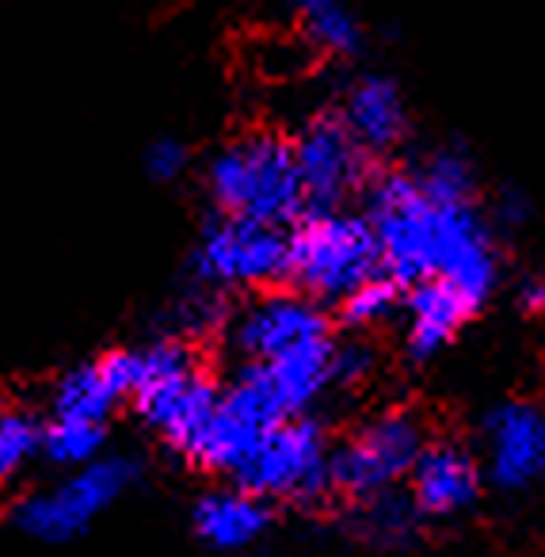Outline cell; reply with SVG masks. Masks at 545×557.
I'll list each match as a JSON object with an SVG mask.
<instances>
[{
	"label": "cell",
	"instance_id": "obj_10",
	"mask_svg": "<svg viewBox=\"0 0 545 557\" xmlns=\"http://www.w3.org/2000/svg\"><path fill=\"white\" fill-rule=\"evenodd\" d=\"M290 149L309 210L347 207V199L362 195V187L374 176V161L355 146L332 108L313 111L290 134Z\"/></svg>",
	"mask_w": 545,
	"mask_h": 557
},
{
	"label": "cell",
	"instance_id": "obj_2",
	"mask_svg": "<svg viewBox=\"0 0 545 557\" xmlns=\"http://www.w3.org/2000/svg\"><path fill=\"white\" fill-rule=\"evenodd\" d=\"M199 184L210 210L290 230L306 214L290 134L278 126H245L202 161Z\"/></svg>",
	"mask_w": 545,
	"mask_h": 557
},
{
	"label": "cell",
	"instance_id": "obj_22",
	"mask_svg": "<svg viewBox=\"0 0 545 557\" xmlns=\"http://www.w3.org/2000/svg\"><path fill=\"white\" fill-rule=\"evenodd\" d=\"M42 458V420L24 405H0V488Z\"/></svg>",
	"mask_w": 545,
	"mask_h": 557
},
{
	"label": "cell",
	"instance_id": "obj_11",
	"mask_svg": "<svg viewBox=\"0 0 545 557\" xmlns=\"http://www.w3.org/2000/svg\"><path fill=\"white\" fill-rule=\"evenodd\" d=\"M481 473L499 493H527L545 478V409L504 401L481 424Z\"/></svg>",
	"mask_w": 545,
	"mask_h": 557
},
{
	"label": "cell",
	"instance_id": "obj_7",
	"mask_svg": "<svg viewBox=\"0 0 545 557\" xmlns=\"http://www.w3.org/2000/svg\"><path fill=\"white\" fill-rule=\"evenodd\" d=\"M222 341L233 363L271 367L306 356V351L329 348L336 341V329L321 302L298 295L294 287H271L233 306Z\"/></svg>",
	"mask_w": 545,
	"mask_h": 557
},
{
	"label": "cell",
	"instance_id": "obj_8",
	"mask_svg": "<svg viewBox=\"0 0 545 557\" xmlns=\"http://www.w3.org/2000/svg\"><path fill=\"white\" fill-rule=\"evenodd\" d=\"M138 481V462L126 455H103L70 470L62 481L27 493L12 508V523L35 542H73Z\"/></svg>",
	"mask_w": 545,
	"mask_h": 557
},
{
	"label": "cell",
	"instance_id": "obj_23",
	"mask_svg": "<svg viewBox=\"0 0 545 557\" xmlns=\"http://www.w3.org/2000/svg\"><path fill=\"white\" fill-rule=\"evenodd\" d=\"M141 172H146L149 184H161V187L179 184V180L195 172L191 141L172 131L153 134V138L146 141V149H141Z\"/></svg>",
	"mask_w": 545,
	"mask_h": 557
},
{
	"label": "cell",
	"instance_id": "obj_5",
	"mask_svg": "<svg viewBox=\"0 0 545 557\" xmlns=\"http://www.w3.org/2000/svg\"><path fill=\"white\" fill-rule=\"evenodd\" d=\"M191 287L214 295H260L286 287V230L210 210L187 256Z\"/></svg>",
	"mask_w": 545,
	"mask_h": 557
},
{
	"label": "cell",
	"instance_id": "obj_1",
	"mask_svg": "<svg viewBox=\"0 0 545 557\" xmlns=\"http://www.w3.org/2000/svg\"><path fill=\"white\" fill-rule=\"evenodd\" d=\"M362 218L377 245V268L400 290L438 278L484 310L499 283V252L476 202L443 207L416 187L412 172L374 169L362 187Z\"/></svg>",
	"mask_w": 545,
	"mask_h": 557
},
{
	"label": "cell",
	"instance_id": "obj_14",
	"mask_svg": "<svg viewBox=\"0 0 545 557\" xmlns=\"http://www.w3.org/2000/svg\"><path fill=\"white\" fill-rule=\"evenodd\" d=\"M134 394V348H111L80 359L58 374L50 389V417L108 424Z\"/></svg>",
	"mask_w": 545,
	"mask_h": 557
},
{
	"label": "cell",
	"instance_id": "obj_19",
	"mask_svg": "<svg viewBox=\"0 0 545 557\" xmlns=\"http://www.w3.org/2000/svg\"><path fill=\"white\" fill-rule=\"evenodd\" d=\"M108 455V424L88 420H42V458L62 470H80Z\"/></svg>",
	"mask_w": 545,
	"mask_h": 557
},
{
	"label": "cell",
	"instance_id": "obj_17",
	"mask_svg": "<svg viewBox=\"0 0 545 557\" xmlns=\"http://www.w3.org/2000/svg\"><path fill=\"white\" fill-rule=\"evenodd\" d=\"M283 4L298 20L309 54L355 58L362 50V42H367L362 20L355 16L347 0H283Z\"/></svg>",
	"mask_w": 545,
	"mask_h": 557
},
{
	"label": "cell",
	"instance_id": "obj_3",
	"mask_svg": "<svg viewBox=\"0 0 545 557\" xmlns=\"http://www.w3.org/2000/svg\"><path fill=\"white\" fill-rule=\"evenodd\" d=\"M218 394H222V382L207 371L199 344L164 333L134 348L131 405L141 424L176 458L210 420Z\"/></svg>",
	"mask_w": 545,
	"mask_h": 557
},
{
	"label": "cell",
	"instance_id": "obj_9",
	"mask_svg": "<svg viewBox=\"0 0 545 557\" xmlns=\"http://www.w3.org/2000/svg\"><path fill=\"white\" fill-rule=\"evenodd\" d=\"M329 455L332 443L313 417H290L268 428L252 455L245 458L233 485L260 496L263 504H317L329 493Z\"/></svg>",
	"mask_w": 545,
	"mask_h": 557
},
{
	"label": "cell",
	"instance_id": "obj_12",
	"mask_svg": "<svg viewBox=\"0 0 545 557\" xmlns=\"http://www.w3.org/2000/svg\"><path fill=\"white\" fill-rule=\"evenodd\" d=\"M332 111L355 138V146L374 164L382 157L397 153L408 138V126H412L405 88L389 73H359L355 81H347Z\"/></svg>",
	"mask_w": 545,
	"mask_h": 557
},
{
	"label": "cell",
	"instance_id": "obj_18",
	"mask_svg": "<svg viewBox=\"0 0 545 557\" xmlns=\"http://www.w3.org/2000/svg\"><path fill=\"white\" fill-rule=\"evenodd\" d=\"M412 180L431 202H443V207H461L476 199V164L461 141L431 149L412 169Z\"/></svg>",
	"mask_w": 545,
	"mask_h": 557
},
{
	"label": "cell",
	"instance_id": "obj_16",
	"mask_svg": "<svg viewBox=\"0 0 545 557\" xmlns=\"http://www.w3.org/2000/svg\"><path fill=\"white\" fill-rule=\"evenodd\" d=\"M191 527L214 554H240L271 531V504L245 493L240 485H218L195 500Z\"/></svg>",
	"mask_w": 545,
	"mask_h": 557
},
{
	"label": "cell",
	"instance_id": "obj_6",
	"mask_svg": "<svg viewBox=\"0 0 545 557\" xmlns=\"http://www.w3.org/2000/svg\"><path fill=\"white\" fill-rule=\"evenodd\" d=\"M428 447L420 417L408 409H385L362 420L329 455V493L351 504L397 493L408 481L420 450Z\"/></svg>",
	"mask_w": 545,
	"mask_h": 557
},
{
	"label": "cell",
	"instance_id": "obj_20",
	"mask_svg": "<svg viewBox=\"0 0 545 557\" xmlns=\"http://www.w3.org/2000/svg\"><path fill=\"white\" fill-rule=\"evenodd\" d=\"M355 531L367 542H374V546L397 549V546H408L412 534L420 531V516H416V508L408 504V496L385 493L367 504H355Z\"/></svg>",
	"mask_w": 545,
	"mask_h": 557
},
{
	"label": "cell",
	"instance_id": "obj_21",
	"mask_svg": "<svg viewBox=\"0 0 545 557\" xmlns=\"http://www.w3.org/2000/svg\"><path fill=\"white\" fill-rule=\"evenodd\" d=\"M400 298H405V290L393 278L374 275L362 287H355L344 302H336V321L351 336L374 333V329L389 325L393 318H400Z\"/></svg>",
	"mask_w": 545,
	"mask_h": 557
},
{
	"label": "cell",
	"instance_id": "obj_13",
	"mask_svg": "<svg viewBox=\"0 0 545 557\" xmlns=\"http://www.w3.org/2000/svg\"><path fill=\"white\" fill-rule=\"evenodd\" d=\"M484 473L469 447L431 440L408 473V504L420 519H458L481 500Z\"/></svg>",
	"mask_w": 545,
	"mask_h": 557
},
{
	"label": "cell",
	"instance_id": "obj_4",
	"mask_svg": "<svg viewBox=\"0 0 545 557\" xmlns=\"http://www.w3.org/2000/svg\"><path fill=\"white\" fill-rule=\"evenodd\" d=\"M374 275H382L374 233L355 210H306L286 230V287L298 295L336 306Z\"/></svg>",
	"mask_w": 545,
	"mask_h": 557
},
{
	"label": "cell",
	"instance_id": "obj_26",
	"mask_svg": "<svg viewBox=\"0 0 545 557\" xmlns=\"http://www.w3.org/2000/svg\"><path fill=\"white\" fill-rule=\"evenodd\" d=\"M519 310L522 313H545V278L542 275H534V278H527L519 287Z\"/></svg>",
	"mask_w": 545,
	"mask_h": 557
},
{
	"label": "cell",
	"instance_id": "obj_24",
	"mask_svg": "<svg viewBox=\"0 0 545 557\" xmlns=\"http://www.w3.org/2000/svg\"><path fill=\"white\" fill-rule=\"evenodd\" d=\"M374 371V351L367 341L351 336V341H336L332 351V389H355L359 382L370 379Z\"/></svg>",
	"mask_w": 545,
	"mask_h": 557
},
{
	"label": "cell",
	"instance_id": "obj_15",
	"mask_svg": "<svg viewBox=\"0 0 545 557\" xmlns=\"http://www.w3.org/2000/svg\"><path fill=\"white\" fill-rule=\"evenodd\" d=\"M400 313H405V351L416 363H431L438 351H446L458 333L476 318V306H469L454 287L428 278L416 283L400 298Z\"/></svg>",
	"mask_w": 545,
	"mask_h": 557
},
{
	"label": "cell",
	"instance_id": "obj_25",
	"mask_svg": "<svg viewBox=\"0 0 545 557\" xmlns=\"http://www.w3.org/2000/svg\"><path fill=\"white\" fill-rule=\"evenodd\" d=\"M530 218V199L522 187L507 184L496 191V199H492V222L499 225V230H522Z\"/></svg>",
	"mask_w": 545,
	"mask_h": 557
}]
</instances>
